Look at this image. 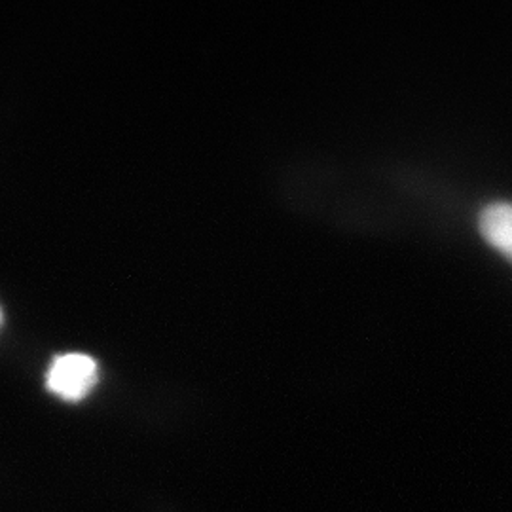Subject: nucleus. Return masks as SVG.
I'll return each mask as SVG.
<instances>
[{"mask_svg":"<svg viewBox=\"0 0 512 512\" xmlns=\"http://www.w3.org/2000/svg\"><path fill=\"white\" fill-rule=\"evenodd\" d=\"M99 384V365L88 353H61L46 372V389L61 401L80 403Z\"/></svg>","mask_w":512,"mask_h":512,"instance_id":"nucleus-1","label":"nucleus"},{"mask_svg":"<svg viewBox=\"0 0 512 512\" xmlns=\"http://www.w3.org/2000/svg\"><path fill=\"white\" fill-rule=\"evenodd\" d=\"M480 232L512 262V203H492L480 213Z\"/></svg>","mask_w":512,"mask_h":512,"instance_id":"nucleus-2","label":"nucleus"},{"mask_svg":"<svg viewBox=\"0 0 512 512\" xmlns=\"http://www.w3.org/2000/svg\"><path fill=\"white\" fill-rule=\"evenodd\" d=\"M0 325H2V310H0Z\"/></svg>","mask_w":512,"mask_h":512,"instance_id":"nucleus-3","label":"nucleus"}]
</instances>
